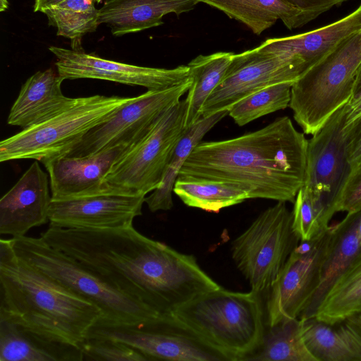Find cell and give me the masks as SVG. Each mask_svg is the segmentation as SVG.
Instances as JSON below:
<instances>
[{"label": "cell", "instance_id": "6da1fadb", "mask_svg": "<svg viewBox=\"0 0 361 361\" xmlns=\"http://www.w3.org/2000/svg\"><path fill=\"white\" fill-rule=\"evenodd\" d=\"M41 237L162 314L213 286L194 256L151 239L133 226L99 229L49 225Z\"/></svg>", "mask_w": 361, "mask_h": 361}, {"label": "cell", "instance_id": "7a4b0ae2", "mask_svg": "<svg viewBox=\"0 0 361 361\" xmlns=\"http://www.w3.org/2000/svg\"><path fill=\"white\" fill-rule=\"evenodd\" d=\"M308 140L288 116L241 136L201 142L178 178L235 185L250 198L294 202L304 185Z\"/></svg>", "mask_w": 361, "mask_h": 361}, {"label": "cell", "instance_id": "3957f363", "mask_svg": "<svg viewBox=\"0 0 361 361\" xmlns=\"http://www.w3.org/2000/svg\"><path fill=\"white\" fill-rule=\"evenodd\" d=\"M102 316L96 305L19 258L11 239H1L0 320L80 346Z\"/></svg>", "mask_w": 361, "mask_h": 361}, {"label": "cell", "instance_id": "277c9868", "mask_svg": "<svg viewBox=\"0 0 361 361\" xmlns=\"http://www.w3.org/2000/svg\"><path fill=\"white\" fill-rule=\"evenodd\" d=\"M170 314L224 360H249L265 333L260 294L251 290L221 287L196 296Z\"/></svg>", "mask_w": 361, "mask_h": 361}, {"label": "cell", "instance_id": "5b68a950", "mask_svg": "<svg viewBox=\"0 0 361 361\" xmlns=\"http://www.w3.org/2000/svg\"><path fill=\"white\" fill-rule=\"evenodd\" d=\"M16 255L67 289L96 305L100 317L114 323L139 324L162 314L119 288L83 263L50 246L41 236L11 238Z\"/></svg>", "mask_w": 361, "mask_h": 361}, {"label": "cell", "instance_id": "8992f818", "mask_svg": "<svg viewBox=\"0 0 361 361\" xmlns=\"http://www.w3.org/2000/svg\"><path fill=\"white\" fill-rule=\"evenodd\" d=\"M95 94L71 98L61 108L0 142V161L41 163L64 154L92 128L134 99Z\"/></svg>", "mask_w": 361, "mask_h": 361}, {"label": "cell", "instance_id": "52a82bcc", "mask_svg": "<svg viewBox=\"0 0 361 361\" xmlns=\"http://www.w3.org/2000/svg\"><path fill=\"white\" fill-rule=\"evenodd\" d=\"M361 66V30L310 68L293 85L289 107L303 133L314 135L355 90Z\"/></svg>", "mask_w": 361, "mask_h": 361}, {"label": "cell", "instance_id": "ba28073f", "mask_svg": "<svg viewBox=\"0 0 361 361\" xmlns=\"http://www.w3.org/2000/svg\"><path fill=\"white\" fill-rule=\"evenodd\" d=\"M292 229V212L278 202L262 212L232 243V257L251 290L269 291L299 243Z\"/></svg>", "mask_w": 361, "mask_h": 361}, {"label": "cell", "instance_id": "9c48e42d", "mask_svg": "<svg viewBox=\"0 0 361 361\" xmlns=\"http://www.w3.org/2000/svg\"><path fill=\"white\" fill-rule=\"evenodd\" d=\"M185 112V100L166 111L142 138L116 161L104 183L145 195L157 188L175 146L186 129Z\"/></svg>", "mask_w": 361, "mask_h": 361}, {"label": "cell", "instance_id": "30bf717a", "mask_svg": "<svg viewBox=\"0 0 361 361\" xmlns=\"http://www.w3.org/2000/svg\"><path fill=\"white\" fill-rule=\"evenodd\" d=\"M309 69L297 56L269 51L261 44L235 54L220 84L201 109V118L228 111L235 103L264 87L294 83Z\"/></svg>", "mask_w": 361, "mask_h": 361}, {"label": "cell", "instance_id": "8fae6325", "mask_svg": "<svg viewBox=\"0 0 361 361\" xmlns=\"http://www.w3.org/2000/svg\"><path fill=\"white\" fill-rule=\"evenodd\" d=\"M192 82L190 78L180 85L147 90L135 97L108 119L90 129L63 155L86 157L118 145L132 146L152 129L166 111L180 101Z\"/></svg>", "mask_w": 361, "mask_h": 361}, {"label": "cell", "instance_id": "7c38bea8", "mask_svg": "<svg viewBox=\"0 0 361 361\" xmlns=\"http://www.w3.org/2000/svg\"><path fill=\"white\" fill-rule=\"evenodd\" d=\"M87 337L123 342L142 353L149 360H224L171 314L139 324L114 323L99 318L90 328Z\"/></svg>", "mask_w": 361, "mask_h": 361}, {"label": "cell", "instance_id": "4fadbf2b", "mask_svg": "<svg viewBox=\"0 0 361 361\" xmlns=\"http://www.w3.org/2000/svg\"><path fill=\"white\" fill-rule=\"evenodd\" d=\"M58 73L64 80L90 78L160 90L180 85L191 76L188 65L174 68L140 66L102 59L79 49L51 46Z\"/></svg>", "mask_w": 361, "mask_h": 361}, {"label": "cell", "instance_id": "5bb4252c", "mask_svg": "<svg viewBox=\"0 0 361 361\" xmlns=\"http://www.w3.org/2000/svg\"><path fill=\"white\" fill-rule=\"evenodd\" d=\"M328 228L313 240H300L290 253L269 290V327L284 319L299 318L317 283Z\"/></svg>", "mask_w": 361, "mask_h": 361}, {"label": "cell", "instance_id": "9a60e30c", "mask_svg": "<svg viewBox=\"0 0 361 361\" xmlns=\"http://www.w3.org/2000/svg\"><path fill=\"white\" fill-rule=\"evenodd\" d=\"M145 195L113 188L90 195L51 200L50 226L66 228H120L142 215Z\"/></svg>", "mask_w": 361, "mask_h": 361}, {"label": "cell", "instance_id": "2e32d148", "mask_svg": "<svg viewBox=\"0 0 361 361\" xmlns=\"http://www.w3.org/2000/svg\"><path fill=\"white\" fill-rule=\"evenodd\" d=\"M346 104L308 140L304 185L323 199L331 218L332 205L351 167L347 157Z\"/></svg>", "mask_w": 361, "mask_h": 361}, {"label": "cell", "instance_id": "e0dca14e", "mask_svg": "<svg viewBox=\"0 0 361 361\" xmlns=\"http://www.w3.org/2000/svg\"><path fill=\"white\" fill-rule=\"evenodd\" d=\"M48 174L35 160L0 200V233L19 238L49 221Z\"/></svg>", "mask_w": 361, "mask_h": 361}, {"label": "cell", "instance_id": "ac0fdd59", "mask_svg": "<svg viewBox=\"0 0 361 361\" xmlns=\"http://www.w3.org/2000/svg\"><path fill=\"white\" fill-rule=\"evenodd\" d=\"M130 146L118 145L86 157L61 155L43 163L49 178L51 200H65L100 192L109 187L104 178Z\"/></svg>", "mask_w": 361, "mask_h": 361}, {"label": "cell", "instance_id": "d6986e66", "mask_svg": "<svg viewBox=\"0 0 361 361\" xmlns=\"http://www.w3.org/2000/svg\"><path fill=\"white\" fill-rule=\"evenodd\" d=\"M357 212L347 213L341 221L329 225L316 288L299 316L314 317L324 297L361 250L356 233Z\"/></svg>", "mask_w": 361, "mask_h": 361}, {"label": "cell", "instance_id": "ffe728a7", "mask_svg": "<svg viewBox=\"0 0 361 361\" xmlns=\"http://www.w3.org/2000/svg\"><path fill=\"white\" fill-rule=\"evenodd\" d=\"M360 30L361 4L350 14L329 25L295 35L269 38L261 45L269 51L297 56L310 68Z\"/></svg>", "mask_w": 361, "mask_h": 361}, {"label": "cell", "instance_id": "44dd1931", "mask_svg": "<svg viewBox=\"0 0 361 361\" xmlns=\"http://www.w3.org/2000/svg\"><path fill=\"white\" fill-rule=\"evenodd\" d=\"M200 0H106L99 9V23L114 36L157 27L169 13L179 16L193 10Z\"/></svg>", "mask_w": 361, "mask_h": 361}, {"label": "cell", "instance_id": "7402d4cb", "mask_svg": "<svg viewBox=\"0 0 361 361\" xmlns=\"http://www.w3.org/2000/svg\"><path fill=\"white\" fill-rule=\"evenodd\" d=\"M65 80L52 68L37 71L22 85L12 105L7 123L25 128L54 113L70 99L61 90Z\"/></svg>", "mask_w": 361, "mask_h": 361}, {"label": "cell", "instance_id": "603a6c76", "mask_svg": "<svg viewBox=\"0 0 361 361\" xmlns=\"http://www.w3.org/2000/svg\"><path fill=\"white\" fill-rule=\"evenodd\" d=\"M0 361H83V354L80 346L0 320Z\"/></svg>", "mask_w": 361, "mask_h": 361}, {"label": "cell", "instance_id": "cb8c5ba5", "mask_svg": "<svg viewBox=\"0 0 361 361\" xmlns=\"http://www.w3.org/2000/svg\"><path fill=\"white\" fill-rule=\"evenodd\" d=\"M259 35L281 20L289 30L301 27L312 20L286 0H200Z\"/></svg>", "mask_w": 361, "mask_h": 361}, {"label": "cell", "instance_id": "d4e9b609", "mask_svg": "<svg viewBox=\"0 0 361 361\" xmlns=\"http://www.w3.org/2000/svg\"><path fill=\"white\" fill-rule=\"evenodd\" d=\"M300 319L305 343L317 361H361V338L344 322Z\"/></svg>", "mask_w": 361, "mask_h": 361}, {"label": "cell", "instance_id": "484cf974", "mask_svg": "<svg viewBox=\"0 0 361 361\" xmlns=\"http://www.w3.org/2000/svg\"><path fill=\"white\" fill-rule=\"evenodd\" d=\"M228 114V111H223L201 118L185 130L175 146L160 185L145 198L152 212L173 207L172 192L184 163L207 133Z\"/></svg>", "mask_w": 361, "mask_h": 361}, {"label": "cell", "instance_id": "4316f807", "mask_svg": "<svg viewBox=\"0 0 361 361\" xmlns=\"http://www.w3.org/2000/svg\"><path fill=\"white\" fill-rule=\"evenodd\" d=\"M234 54L228 51L200 54L188 63L192 82L185 99V128L201 118L204 104L224 78Z\"/></svg>", "mask_w": 361, "mask_h": 361}, {"label": "cell", "instance_id": "83f0119b", "mask_svg": "<svg viewBox=\"0 0 361 361\" xmlns=\"http://www.w3.org/2000/svg\"><path fill=\"white\" fill-rule=\"evenodd\" d=\"M361 314V250L330 288L314 318L334 325Z\"/></svg>", "mask_w": 361, "mask_h": 361}, {"label": "cell", "instance_id": "f1b7e54d", "mask_svg": "<svg viewBox=\"0 0 361 361\" xmlns=\"http://www.w3.org/2000/svg\"><path fill=\"white\" fill-rule=\"evenodd\" d=\"M173 192L187 206L214 213L250 199L235 185L205 179L178 178Z\"/></svg>", "mask_w": 361, "mask_h": 361}, {"label": "cell", "instance_id": "f546056e", "mask_svg": "<svg viewBox=\"0 0 361 361\" xmlns=\"http://www.w3.org/2000/svg\"><path fill=\"white\" fill-rule=\"evenodd\" d=\"M269 328L259 349L249 360L317 361L305 343L300 319H284Z\"/></svg>", "mask_w": 361, "mask_h": 361}, {"label": "cell", "instance_id": "4dcf8cb0", "mask_svg": "<svg viewBox=\"0 0 361 361\" xmlns=\"http://www.w3.org/2000/svg\"><path fill=\"white\" fill-rule=\"evenodd\" d=\"M94 0H66L42 11L56 35L75 40L94 32L99 23V10Z\"/></svg>", "mask_w": 361, "mask_h": 361}, {"label": "cell", "instance_id": "1f68e13d", "mask_svg": "<svg viewBox=\"0 0 361 361\" xmlns=\"http://www.w3.org/2000/svg\"><path fill=\"white\" fill-rule=\"evenodd\" d=\"M293 204L292 229L299 240H313L326 231L331 218L319 194L303 185Z\"/></svg>", "mask_w": 361, "mask_h": 361}, {"label": "cell", "instance_id": "d6a6232c", "mask_svg": "<svg viewBox=\"0 0 361 361\" xmlns=\"http://www.w3.org/2000/svg\"><path fill=\"white\" fill-rule=\"evenodd\" d=\"M293 82H282L259 90L235 103L228 115L239 126L289 106Z\"/></svg>", "mask_w": 361, "mask_h": 361}, {"label": "cell", "instance_id": "836d02e7", "mask_svg": "<svg viewBox=\"0 0 361 361\" xmlns=\"http://www.w3.org/2000/svg\"><path fill=\"white\" fill-rule=\"evenodd\" d=\"M83 360L146 361L148 358L135 348L118 341L85 338L80 344Z\"/></svg>", "mask_w": 361, "mask_h": 361}, {"label": "cell", "instance_id": "e575fe53", "mask_svg": "<svg viewBox=\"0 0 361 361\" xmlns=\"http://www.w3.org/2000/svg\"><path fill=\"white\" fill-rule=\"evenodd\" d=\"M361 209V161L351 169L331 207L336 212H354Z\"/></svg>", "mask_w": 361, "mask_h": 361}, {"label": "cell", "instance_id": "d590c367", "mask_svg": "<svg viewBox=\"0 0 361 361\" xmlns=\"http://www.w3.org/2000/svg\"><path fill=\"white\" fill-rule=\"evenodd\" d=\"M345 127L347 157L352 169L361 161V118Z\"/></svg>", "mask_w": 361, "mask_h": 361}, {"label": "cell", "instance_id": "8d00e7d4", "mask_svg": "<svg viewBox=\"0 0 361 361\" xmlns=\"http://www.w3.org/2000/svg\"><path fill=\"white\" fill-rule=\"evenodd\" d=\"M298 8L312 20L315 19L322 13L328 11L334 6H338L347 0H286Z\"/></svg>", "mask_w": 361, "mask_h": 361}, {"label": "cell", "instance_id": "74e56055", "mask_svg": "<svg viewBox=\"0 0 361 361\" xmlns=\"http://www.w3.org/2000/svg\"><path fill=\"white\" fill-rule=\"evenodd\" d=\"M346 107L345 126L361 118V88L353 94Z\"/></svg>", "mask_w": 361, "mask_h": 361}, {"label": "cell", "instance_id": "f35d334b", "mask_svg": "<svg viewBox=\"0 0 361 361\" xmlns=\"http://www.w3.org/2000/svg\"><path fill=\"white\" fill-rule=\"evenodd\" d=\"M361 338V314L343 321Z\"/></svg>", "mask_w": 361, "mask_h": 361}, {"label": "cell", "instance_id": "ab89813d", "mask_svg": "<svg viewBox=\"0 0 361 361\" xmlns=\"http://www.w3.org/2000/svg\"><path fill=\"white\" fill-rule=\"evenodd\" d=\"M66 0H35L34 12H42V10L57 5Z\"/></svg>", "mask_w": 361, "mask_h": 361}, {"label": "cell", "instance_id": "60d3db41", "mask_svg": "<svg viewBox=\"0 0 361 361\" xmlns=\"http://www.w3.org/2000/svg\"><path fill=\"white\" fill-rule=\"evenodd\" d=\"M357 212V219L356 224V233L359 241L361 244V209L356 211Z\"/></svg>", "mask_w": 361, "mask_h": 361}, {"label": "cell", "instance_id": "b9f144b4", "mask_svg": "<svg viewBox=\"0 0 361 361\" xmlns=\"http://www.w3.org/2000/svg\"><path fill=\"white\" fill-rule=\"evenodd\" d=\"M360 88H361V66H360V69L358 71V73H357V77H356L354 93L357 90H358Z\"/></svg>", "mask_w": 361, "mask_h": 361}, {"label": "cell", "instance_id": "7bdbcfd3", "mask_svg": "<svg viewBox=\"0 0 361 361\" xmlns=\"http://www.w3.org/2000/svg\"><path fill=\"white\" fill-rule=\"evenodd\" d=\"M8 0H0V11L2 12L8 8Z\"/></svg>", "mask_w": 361, "mask_h": 361}, {"label": "cell", "instance_id": "ee69618b", "mask_svg": "<svg viewBox=\"0 0 361 361\" xmlns=\"http://www.w3.org/2000/svg\"><path fill=\"white\" fill-rule=\"evenodd\" d=\"M94 1H95L96 2H97V3H100V2H102V1H104V0H94ZM105 1H106V0H105Z\"/></svg>", "mask_w": 361, "mask_h": 361}]
</instances>
